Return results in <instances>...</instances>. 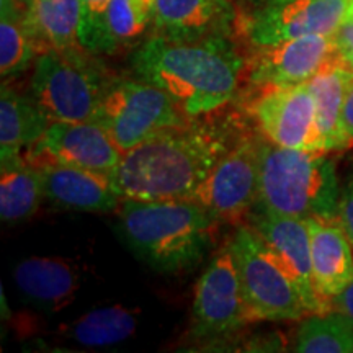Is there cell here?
<instances>
[{"instance_id": "6da1fadb", "label": "cell", "mask_w": 353, "mask_h": 353, "mask_svg": "<svg viewBox=\"0 0 353 353\" xmlns=\"http://www.w3.org/2000/svg\"><path fill=\"white\" fill-rule=\"evenodd\" d=\"M231 149L216 126H172L123 152L110 179L121 198H190Z\"/></svg>"}, {"instance_id": "7a4b0ae2", "label": "cell", "mask_w": 353, "mask_h": 353, "mask_svg": "<svg viewBox=\"0 0 353 353\" xmlns=\"http://www.w3.org/2000/svg\"><path fill=\"white\" fill-rule=\"evenodd\" d=\"M136 79L170 95L185 117L218 110L232 99L244 61L226 37L176 41L152 37L131 59Z\"/></svg>"}, {"instance_id": "3957f363", "label": "cell", "mask_w": 353, "mask_h": 353, "mask_svg": "<svg viewBox=\"0 0 353 353\" xmlns=\"http://www.w3.org/2000/svg\"><path fill=\"white\" fill-rule=\"evenodd\" d=\"M128 247L154 270L175 273L193 267L208 252L218 219L188 198L134 200L118 206Z\"/></svg>"}, {"instance_id": "277c9868", "label": "cell", "mask_w": 353, "mask_h": 353, "mask_svg": "<svg viewBox=\"0 0 353 353\" xmlns=\"http://www.w3.org/2000/svg\"><path fill=\"white\" fill-rule=\"evenodd\" d=\"M324 152L260 144L255 208L303 219L337 218L342 188Z\"/></svg>"}, {"instance_id": "5b68a950", "label": "cell", "mask_w": 353, "mask_h": 353, "mask_svg": "<svg viewBox=\"0 0 353 353\" xmlns=\"http://www.w3.org/2000/svg\"><path fill=\"white\" fill-rule=\"evenodd\" d=\"M114 81L81 51L39 54L32 77V97L50 121H95Z\"/></svg>"}, {"instance_id": "8992f818", "label": "cell", "mask_w": 353, "mask_h": 353, "mask_svg": "<svg viewBox=\"0 0 353 353\" xmlns=\"http://www.w3.org/2000/svg\"><path fill=\"white\" fill-rule=\"evenodd\" d=\"M242 294L252 321H298L306 314L301 294L250 226L229 241Z\"/></svg>"}, {"instance_id": "52a82bcc", "label": "cell", "mask_w": 353, "mask_h": 353, "mask_svg": "<svg viewBox=\"0 0 353 353\" xmlns=\"http://www.w3.org/2000/svg\"><path fill=\"white\" fill-rule=\"evenodd\" d=\"M183 117L162 88L141 79H125L112 83L95 121L126 152L167 128L183 125Z\"/></svg>"}, {"instance_id": "ba28073f", "label": "cell", "mask_w": 353, "mask_h": 353, "mask_svg": "<svg viewBox=\"0 0 353 353\" xmlns=\"http://www.w3.org/2000/svg\"><path fill=\"white\" fill-rule=\"evenodd\" d=\"M254 229L265 249L278 267L286 273L301 294L309 314L330 311L322 301L314 285L311 257V231L307 219L280 216L259 211L250 218Z\"/></svg>"}, {"instance_id": "9c48e42d", "label": "cell", "mask_w": 353, "mask_h": 353, "mask_svg": "<svg viewBox=\"0 0 353 353\" xmlns=\"http://www.w3.org/2000/svg\"><path fill=\"white\" fill-rule=\"evenodd\" d=\"M259 148L241 141L216 164L188 200L205 206L216 219L234 221L257 203Z\"/></svg>"}, {"instance_id": "30bf717a", "label": "cell", "mask_w": 353, "mask_h": 353, "mask_svg": "<svg viewBox=\"0 0 353 353\" xmlns=\"http://www.w3.org/2000/svg\"><path fill=\"white\" fill-rule=\"evenodd\" d=\"M353 20V0H270L254 17L250 38L260 44L322 34L332 37Z\"/></svg>"}, {"instance_id": "8fae6325", "label": "cell", "mask_w": 353, "mask_h": 353, "mask_svg": "<svg viewBox=\"0 0 353 353\" xmlns=\"http://www.w3.org/2000/svg\"><path fill=\"white\" fill-rule=\"evenodd\" d=\"M254 112L270 143L301 151H324L307 83L263 88Z\"/></svg>"}, {"instance_id": "7c38bea8", "label": "cell", "mask_w": 353, "mask_h": 353, "mask_svg": "<svg viewBox=\"0 0 353 353\" xmlns=\"http://www.w3.org/2000/svg\"><path fill=\"white\" fill-rule=\"evenodd\" d=\"M198 335H221L252 322L231 249L224 245L198 280L193 301Z\"/></svg>"}, {"instance_id": "4fadbf2b", "label": "cell", "mask_w": 353, "mask_h": 353, "mask_svg": "<svg viewBox=\"0 0 353 353\" xmlns=\"http://www.w3.org/2000/svg\"><path fill=\"white\" fill-rule=\"evenodd\" d=\"M34 156L110 175L123 152L100 123L52 121L34 143Z\"/></svg>"}, {"instance_id": "5bb4252c", "label": "cell", "mask_w": 353, "mask_h": 353, "mask_svg": "<svg viewBox=\"0 0 353 353\" xmlns=\"http://www.w3.org/2000/svg\"><path fill=\"white\" fill-rule=\"evenodd\" d=\"M334 54V38L322 34L260 44L252 59L250 81L262 88L306 83Z\"/></svg>"}, {"instance_id": "9a60e30c", "label": "cell", "mask_w": 353, "mask_h": 353, "mask_svg": "<svg viewBox=\"0 0 353 353\" xmlns=\"http://www.w3.org/2000/svg\"><path fill=\"white\" fill-rule=\"evenodd\" d=\"M44 196L64 208L81 211H114L123 198L114 192L108 174L81 169L54 161H39Z\"/></svg>"}, {"instance_id": "2e32d148", "label": "cell", "mask_w": 353, "mask_h": 353, "mask_svg": "<svg viewBox=\"0 0 353 353\" xmlns=\"http://www.w3.org/2000/svg\"><path fill=\"white\" fill-rule=\"evenodd\" d=\"M232 20L228 0H154V28L159 37L176 41L226 37Z\"/></svg>"}, {"instance_id": "e0dca14e", "label": "cell", "mask_w": 353, "mask_h": 353, "mask_svg": "<svg viewBox=\"0 0 353 353\" xmlns=\"http://www.w3.org/2000/svg\"><path fill=\"white\" fill-rule=\"evenodd\" d=\"M307 226L314 285L329 307L330 301L353 281L352 242L339 218H309Z\"/></svg>"}, {"instance_id": "ac0fdd59", "label": "cell", "mask_w": 353, "mask_h": 353, "mask_svg": "<svg viewBox=\"0 0 353 353\" xmlns=\"http://www.w3.org/2000/svg\"><path fill=\"white\" fill-rule=\"evenodd\" d=\"M353 74L334 54L316 76L306 82L316 103L317 128H319L324 151H341L350 148L342 123L343 101Z\"/></svg>"}, {"instance_id": "d6986e66", "label": "cell", "mask_w": 353, "mask_h": 353, "mask_svg": "<svg viewBox=\"0 0 353 353\" xmlns=\"http://www.w3.org/2000/svg\"><path fill=\"white\" fill-rule=\"evenodd\" d=\"M81 0H33L26 6L23 21L37 54L81 46Z\"/></svg>"}, {"instance_id": "ffe728a7", "label": "cell", "mask_w": 353, "mask_h": 353, "mask_svg": "<svg viewBox=\"0 0 353 353\" xmlns=\"http://www.w3.org/2000/svg\"><path fill=\"white\" fill-rule=\"evenodd\" d=\"M50 118L43 113L37 101L17 94L7 85L0 92V162L2 165L20 161L21 151L37 143Z\"/></svg>"}, {"instance_id": "44dd1931", "label": "cell", "mask_w": 353, "mask_h": 353, "mask_svg": "<svg viewBox=\"0 0 353 353\" xmlns=\"http://www.w3.org/2000/svg\"><path fill=\"white\" fill-rule=\"evenodd\" d=\"M13 276L21 294L39 306H64L79 286L76 270L59 259L23 260L17 265Z\"/></svg>"}, {"instance_id": "7402d4cb", "label": "cell", "mask_w": 353, "mask_h": 353, "mask_svg": "<svg viewBox=\"0 0 353 353\" xmlns=\"http://www.w3.org/2000/svg\"><path fill=\"white\" fill-rule=\"evenodd\" d=\"M154 0H110L87 52H113L136 41L152 21Z\"/></svg>"}, {"instance_id": "603a6c76", "label": "cell", "mask_w": 353, "mask_h": 353, "mask_svg": "<svg viewBox=\"0 0 353 353\" xmlns=\"http://www.w3.org/2000/svg\"><path fill=\"white\" fill-rule=\"evenodd\" d=\"M44 196L41 174L38 167L17 161L2 165L0 179V216L2 221L15 223L37 213Z\"/></svg>"}, {"instance_id": "cb8c5ba5", "label": "cell", "mask_w": 353, "mask_h": 353, "mask_svg": "<svg viewBox=\"0 0 353 353\" xmlns=\"http://www.w3.org/2000/svg\"><path fill=\"white\" fill-rule=\"evenodd\" d=\"M294 350L301 353H352L353 321L337 309L309 316L299 325Z\"/></svg>"}, {"instance_id": "d4e9b609", "label": "cell", "mask_w": 353, "mask_h": 353, "mask_svg": "<svg viewBox=\"0 0 353 353\" xmlns=\"http://www.w3.org/2000/svg\"><path fill=\"white\" fill-rule=\"evenodd\" d=\"M136 316L120 306L90 311L69 330V335L83 347H112L125 342L136 330Z\"/></svg>"}, {"instance_id": "484cf974", "label": "cell", "mask_w": 353, "mask_h": 353, "mask_svg": "<svg viewBox=\"0 0 353 353\" xmlns=\"http://www.w3.org/2000/svg\"><path fill=\"white\" fill-rule=\"evenodd\" d=\"M37 54L23 21V8L15 0H2L0 19V72L12 77L28 68Z\"/></svg>"}, {"instance_id": "4316f807", "label": "cell", "mask_w": 353, "mask_h": 353, "mask_svg": "<svg viewBox=\"0 0 353 353\" xmlns=\"http://www.w3.org/2000/svg\"><path fill=\"white\" fill-rule=\"evenodd\" d=\"M110 0H81V26H79V44L83 51L90 44L99 28V23L107 10Z\"/></svg>"}, {"instance_id": "83f0119b", "label": "cell", "mask_w": 353, "mask_h": 353, "mask_svg": "<svg viewBox=\"0 0 353 353\" xmlns=\"http://www.w3.org/2000/svg\"><path fill=\"white\" fill-rule=\"evenodd\" d=\"M332 38L335 44V54L353 74V20L345 21L337 30V33L332 34Z\"/></svg>"}, {"instance_id": "f1b7e54d", "label": "cell", "mask_w": 353, "mask_h": 353, "mask_svg": "<svg viewBox=\"0 0 353 353\" xmlns=\"http://www.w3.org/2000/svg\"><path fill=\"white\" fill-rule=\"evenodd\" d=\"M339 221L345 229L348 239L353 245V172L348 175L345 185L341 192V201H339Z\"/></svg>"}, {"instance_id": "f546056e", "label": "cell", "mask_w": 353, "mask_h": 353, "mask_svg": "<svg viewBox=\"0 0 353 353\" xmlns=\"http://www.w3.org/2000/svg\"><path fill=\"white\" fill-rule=\"evenodd\" d=\"M342 123H343V130H345L347 138L350 139V143L353 144V79L350 85L347 88L345 101H343Z\"/></svg>"}, {"instance_id": "4dcf8cb0", "label": "cell", "mask_w": 353, "mask_h": 353, "mask_svg": "<svg viewBox=\"0 0 353 353\" xmlns=\"http://www.w3.org/2000/svg\"><path fill=\"white\" fill-rule=\"evenodd\" d=\"M330 304L337 309V311H342L343 314H347L353 321V281L350 285H347V288L339 293Z\"/></svg>"}, {"instance_id": "1f68e13d", "label": "cell", "mask_w": 353, "mask_h": 353, "mask_svg": "<svg viewBox=\"0 0 353 353\" xmlns=\"http://www.w3.org/2000/svg\"><path fill=\"white\" fill-rule=\"evenodd\" d=\"M17 3H19V6L21 7V8H25L26 6H30V3L33 2V0H15Z\"/></svg>"}]
</instances>
